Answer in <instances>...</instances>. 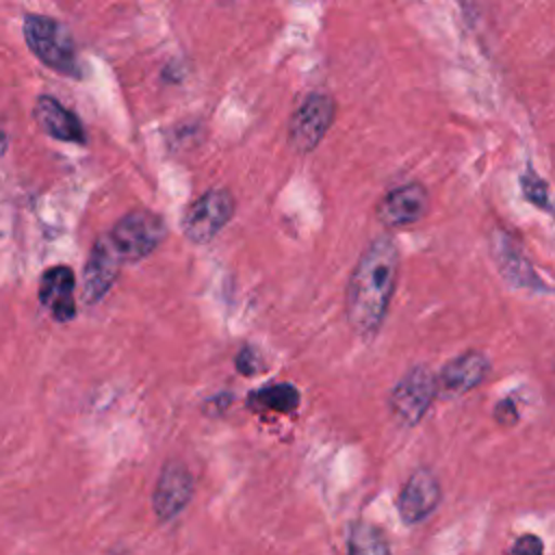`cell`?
<instances>
[{
  "label": "cell",
  "mask_w": 555,
  "mask_h": 555,
  "mask_svg": "<svg viewBox=\"0 0 555 555\" xmlns=\"http://www.w3.org/2000/svg\"><path fill=\"white\" fill-rule=\"evenodd\" d=\"M397 282L399 249L390 236H375L360 254L345 297L347 323L360 338H373L379 332Z\"/></svg>",
  "instance_id": "obj_1"
},
{
  "label": "cell",
  "mask_w": 555,
  "mask_h": 555,
  "mask_svg": "<svg viewBox=\"0 0 555 555\" xmlns=\"http://www.w3.org/2000/svg\"><path fill=\"white\" fill-rule=\"evenodd\" d=\"M24 39L30 52L50 69L72 78L80 76L76 43L65 24L48 15H26Z\"/></svg>",
  "instance_id": "obj_2"
},
{
  "label": "cell",
  "mask_w": 555,
  "mask_h": 555,
  "mask_svg": "<svg viewBox=\"0 0 555 555\" xmlns=\"http://www.w3.org/2000/svg\"><path fill=\"white\" fill-rule=\"evenodd\" d=\"M167 225L163 217L147 208L126 212L108 232L124 262H139L150 256L163 243Z\"/></svg>",
  "instance_id": "obj_3"
},
{
  "label": "cell",
  "mask_w": 555,
  "mask_h": 555,
  "mask_svg": "<svg viewBox=\"0 0 555 555\" xmlns=\"http://www.w3.org/2000/svg\"><path fill=\"white\" fill-rule=\"evenodd\" d=\"M438 388V377L425 364H416L405 371V375L395 384L388 397V405L392 416L412 427L416 425L425 412L429 410Z\"/></svg>",
  "instance_id": "obj_4"
},
{
  "label": "cell",
  "mask_w": 555,
  "mask_h": 555,
  "mask_svg": "<svg viewBox=\"0 0 555 555\" xmlns=\"http://www.w3.org/2000/svg\"><path fill=\"white\" fill-rule=\"evenodd\" d=\"M234 208H236V202L228 189L206 191L186 208L182 217L184 236L195 245H204L212 241L232 219Z\"/></svg>",
  "instance_id": "obj_5"
},
{
  "label": "cell",
  "mask_w": 555,
  "mask_h": 555,
  "mask_svg": "<svg viewBox=\"0 0 555 555\" xmlns=\"http://www.w3.org/2000/svg\"><path fill=\"white\" fill-rule=\"evenodd\" d=\"M336 115V104L327 93L312 91L304 98L288 124V141L295 152H312L325 132L330 130Z\"/></svg>",
  "instance_id": "obj_6"
},
{
  "label": "cell",
  "mask_w": 555,
  "mask_h": 555,
  "mask_svg": "<svg viewBox=\"0 0 555 555\" xmlns=\"http://www.w3.org/2000/svg\"><path fill=\"white\" fill-rule=\"evenodd\" d=\"M121 264H124V260H121L119 251L115 249L111 236L108 234L100 236L93 243V247H91V251L87 256L85 269H82L80 288H82L85 304L93 306V304L104 299V295L115 284Z\"/></svg>",
  "instance_id": "obj_7"
},
{
  "label": "cell",
  "mask_w": 555,
  "mask_h": 555,
  "mask_svg": "<svg viewBox=\"0 0 555 555\" xmlns=\"http://www.w3.org/2000/svg\"><path fill=\"white\" fill-rule=\"evenodd\" d=\"M440 481L429 468H416L399 490L397 512L405 525L423 522L440 503Z\"/></svg>",
  "instance_id": "obj_8"
},
{
  "label": "cell",
  "mask_w": 555,
  "mask_h": 555,
  "mask_svg": "<svg viewBox=\"0 0 555 555\" xmlns=\"http://www.w3.org/2000/svg\"><path fill=\"white\" fill-rule=\"evenodd\" d=\"M429 210V193L421 182H408L388 191L377 204V219L388 228L418 223Z\"/></svg>",
  "instance_id": "obj_9"
},
{
  "label": "cell",
  "mask_w": 555,
  "mask_h": 555,
  "mask_svg": "<svg viewBox=\"0 0 555 555\" xmlns=\"http://www.w3.org/2000/svg\"><path fill=\"white\" fill-rule=\"evenodd\" d=\"M193 475L182 462H167L158 475V481L154 486L152 494V507L158 516V520H171L176 518L191 501L193 496Z\"/></svg>",
  "instance_id": "obj_10"
},
{
  "label": "cell",
  "mask_w": 555,
  "mask_h": 555,
  "mask_svg": "<svg viewBox=\"0 0 555 555\" xmlns=\"http://www.w3.org/2000/svg\"><path fill=\"white\" fill-rule=\"evenodd\" d=\"M76 275L65 264H54L41 273L39 301L54 321L67 323L76 317Z\"/></svg>",
  "instance_id": "obj_11"
},
{
  "label": "cell",
  "mask_w": 555,
  "mask_h": 555,
  "mask_svg": "<svg viewBox=\"0 0 555 555\" xmlns=\"http://www.w3.org/2000/svg\"><path fill=\"white\" fill-rule=\"evenodd\" d=\"M490 371V360L479 349H468L453 360H449L438 377V384L453 395H464L477 388Z\"/></svg>",
  "instance_id": "obj_12"
},
{
  "label": "cell",
  "mask_w": 555,
  "mask_h": 555,
  "mask_svg": "<svg viewBox=\"0 0 555 555\" xmlns=\"http://www.w3.org/2000/svg\"><path fill=\"white\" fill-rule=\"evenodd\" d=\"M35 121L37 126L56 141L85 143V128L76 113L63 106L52 95H39L35 102Z\"/></svg>",
  "instance_id": "obj_13"
},
{
  "label": "cell",
  "mask_w": 555,
  "mask_h": 555,
  "mask_svg": "<svg viewBox=\"0 0 555 555\" xmlns=\"http://www.w3.org/2000/svg\"><path fill=\"white\" fill-rule=\"evenodd\" d=\"M247 403L254 410L260 412H280V414H288L299 405V390L293 384H271V386H262L254 392L247 395Z\"/></svg>",
  "instance_id": "obj_14"
},
{
  "label": "cell",
  "mask_w": 555,
  "mask_h": 555,
  "mask_svg": "<svg viewBox=\"0 0 555 555\" xmlns=\"http://www.w3.org/2000/svg\"><path fill=\"white\" fill-rule=\"evenodd\" d=\"M347 555H392L384 531L371 522H353L347 540Z\"/></svg>",
  "instance_id": "obj_15"
},
{
  "label": "cell",
  "mask_w": 555,
  "mask_h": 555,
  "mask_svg": "<svg viewBox=\"0 0 555 555\" xmlns=\"http://www.w3.org/2000/svg\"><path fill=\"white\" fill-rule=\"evenodd\" d=\"M520 186H522V193L527 197V202H531L533 206L542 208V210H548L551 208V199H548V186L546 182L531 169H527L522 176H520Z\"/></svg>",
  "instance_id": "obj_16"
},
{
  "label": "cell",
  "mask_w": 555,
  "mask_h": 555,
  "mask_svg": "<svg viewBox=\"0 0 555 555\" xmlns=\"http://www.w3.org/2000/svg\"><path fill=\"white\" fill-rule=\"evenodd\" d=\"M509 553L512 555H544V542L535 533H522L514 540Z\"/></svg>",
  "instance_id": "obj_17"
},
{
  "label": "cell",
  "mask_w": 555,
  "mask_h": 555,
  "mask_svg": "<svg viewBox=\"0 0 555 555\" xmlns=\"http://www.w3.org/2000/svg\"><path fill=\"white\" fill-rule=\"evenodd\" d=\"M494 418L503 427H512L518 423V408L512 399H501L494 408Z\"/></svg>",
  "instance_id": "obj_18"
},
{
  "label": "cell",
  "mask_w": 555,
  "mask_h": 555,
  "mask_svg": "<svg viewBox=\"0 0 555 555\" xmlns=\"http://www.w3.org/2000/svg\"><path fill=\"white\" fill-rule=\"evenodd\" d=\"M254 364H260L258 358H256V349L251 347H243L236 356V369L243 373V375H251V373H258V369Z\"/></svg>",
  "instance_id": "obj_19"
}]
</instances>
